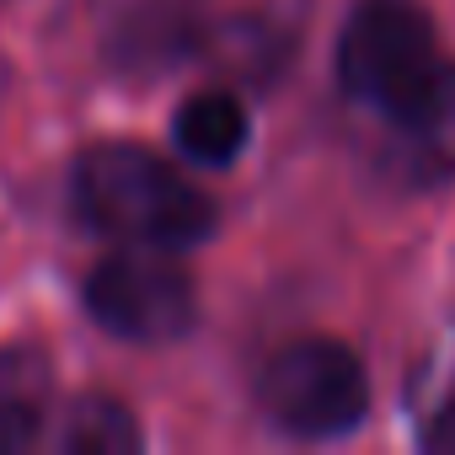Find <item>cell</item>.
<instances>
[{
	"instance_id": "52a82bcc",
	"label": "cell",
	"mask_w": 455,
	"mask_h": 455,
	"mask_svg": "<svg viewBox=\"0 0 455 455\" xmlns=\"http://www.w3.org/2000/svg\"><path fill=\"white\" fill-rule=\"evenodd\" d=\"M54 370L38 348H0V450H28L49 434Z\"/></svg>"
},
{
	"instance_id": "7a4b0ae2",
	"label": "cell",
	"mask_w": 455,
	"mask_h": 455,
	"mask_svg": "<svg viewBox=\"0 0 455 455\" xmlns=\"http://www.w3.org/2000/svg\"><path fill=\"white\" fill-rule=\"evenodd\" d=\"M439 65L434 17L418 0H359L338 33V86L380 118L407 108Z\"/></svg>"
},
{
	"instance_id": "277c9868",
	"label": "cell",
	"mask_w": 455,
	"mask_h": 455,
	"mask_svg": "<svg viewBox=\"0 0 455 455\" xmlns=\"http://www.w3.org/2000/svg\"><path fill=\"white\" fill-rule=\"evenodd\" d=\"M81 295H86V311L113 338H129V343H172L198 316L193 279L172 263V252H156V247H129L102 258L86 274Z\"/></svg>"
},
{
	"instance_id": "ba28073f",
	"label": "cell",
	"mask_w": 455,
	"mask_h": 455,
	"mask_svg": "<svg viewBox=\"0 0 455 455\" xmlns=\"http://www.w3.org/2000/svg\"><path fill=\"white\" fill-rule=\"evenodd\" d=\"M252 140L247 108L231 92H193L177 118H172V145L177 156L198 161V166H231Z\"/></svg>"
},
{
	"instance_id": "9c48e42d",
	"label": "cell",
	"mask_w": 455,
	"mask_h": 455,
	"mask_svg": "<svg viewBox=\"0 0 455 455\" xmlns=\"http://www.w3.org/2000/svg\"><path fill=\"white\" fill-rule=\"evenodd\" d=\"M140 444H145L140 418L118 396H102V391L76 396L54 428V450L65 455H134Z\"/></svg>"
},
{
	"instance_id": "3957f363",
	"label": "cell",
	"mask_w": 455,
	"mask_h": 455,
	"mask_svg": "<svg viewBox=\"0 0 455 455\" xmlns=\"http://www.w3.org/2000/svg\"><path fill=\"white\" fill-rule=\"evenodd\" d=\"M263 418L295 439H343L370 412L364 364L332 338L284 343L258 375Z\"/></svg>"
},
{
	"instance_id": "6da1fadb",
	"label": "cell",
	"mask_w": 455,
	"mask_h": 455,
	"mask_svg": "<svg viewBox=\"0 0 455 455\" xmlns=\"http://www.w3.org/2000/svg\"><path fill=\"white\" fill-rule=\"evenodd\" d=\"M70 198L92 231L129 247L188 252L214 231V204L166 156L129 140H102L81 150L70 172Z\"/></svg>"
},
{
	"instance_id": "5b68a950",
	"label": "cell",
	"mask_w": 455,
	"mask_h": 455,
	"mask_svg": "<svg viewBox=\"0 0 455 455\" xmlns=\"http://www.w3.org/2000/svg\"><path fill=\"white\" fill-rule=\"evenodd\" d=\"M214 22L204 0H134L108 33V60L124 76H161L209 44Z\"/></svg>"
},
{
	"instance_id": "8992f818",
	"label": "cell",
	"mask_w": 455,
	"mask_h": 455,
	"mask_svg": "<svg viewBox=\"0 0 455 455\" xmlns=\"http://www.w3.org/2000/svg\"><path fill=\"white\" fill-rule=\"evenodd\" d=\"M386 166L407 188H439L455 177V65H439V76L396 113H386Z\"/></svg>"
},
{
	"instance_id": "30bf717a",
	"label": "cell",
	"mask_w": 455,
	"mask_h": 455,
	"mask_svg": "<svg viewBox=\"0 0 455 455\" xmlns=\"http://www.w3.org/2000/svg\"><path fill=\"white\" fill-rule=\"evenodd\" d=\"M423 444L439 455H455V380L444 386V396L434 402V412L423 418Z\"/></svg>"
}]
</instances>
